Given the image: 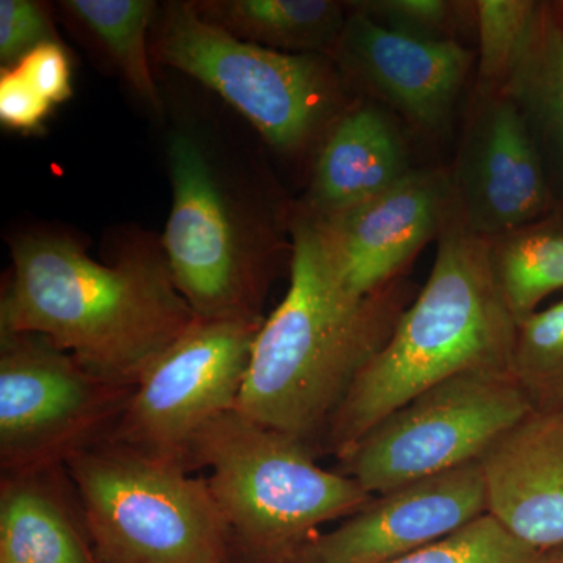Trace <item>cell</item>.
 <instances>
[{"instance_id": "cell-1", "label": "cell", "mask_w": 563, "mask_h": 563, "mask_svg": "<svg viewBox=\"0 0 563 563\" xmlns=\"http://www.w3.org/2000/svg\"><path fill=\"white\" fill-rule=\"evenodd\" d=\"M291 235L290 287L262 322L235 409L309 444L415 296L402 277L372 295L351 291L303 209L292 217Z\"/></svg>"}, {"instance_id": "cell-2", "label": "cell", "mask_w": 563, "mask_h": 563, "mask_svg": "<svg viewBox=\"0 0 563 563\" xmlns=\"http://www.w3.org/2000/svg\"><path fill=\"white\" fill-rule=\"evenodd\" d=\"M13 272L0 333H35L92 373L135 385L198 320L174 284L163 247L141 244L102 265L52 233L11 243Z\"/></svg>"}, {"instance_id": "cell-3", "label": "cell", "mask_w": 563, "mask_h": 563, "mask_svg": "<svg viewBox=\"0 0 563 563\" xmlns=\"http://www.w3.org/2000/svg\"><path fill=\"white\" fill-rule=\"evenodd\" d=\"M517 325L493 279L487 240L444 222L424 287L355 377L325 429L343 461L388 415L465 373L510 374Z\"/></svg>"}, {"instance_id": "cell-4", "label": "cell", "mask_w": 563, "mask_h": 563, "mask_svg": "<svg viewBox=\"0 0 563 563\" xmlns=\"http://www.w3.org/2000/svg\"><path fill=\"white\" fill-rule=\"evenodd\" d=\"M209 468L211 495L232 543L257 563H291L318 528L346 520L373 496L314 462L310 444L233 409L192 444L190 470Z\"/></svg>"}, {"instance_id": "cell-5", "label": "cell", "mask_w": 563, "mask_h": 563, "mask_svg": "<svg viewBox=\"0 0 563 563\" xmlns=\"http://www.w3.org/2000/svg\"><path fill=\"white\" fill-rule=\"evenodd\" d=\"M101 563H229L207 479L107 437L63 463Z\"/></svg>"}, {"instance_id": "cell-6", "label": "cell", "mask_w": 563, "mask_h": 563, "mask_svg": "<svg viewBox=\"0 0 563 563\" xmlns=\"http://www.w3.org/2000/svg\"><path fill=\"white\" fill-rule=\"evenodd\" d=\"M172 213L162 247L177 290L201 321H263L272 244L233 202L206 147L179 132L168 144Z\"/></svg>"}, {"instance_id": "cell-7", "label": "cell", "mask_w": 563, "mask_h": 563, "mask_svg": "<svg viewBox=\"0 0 563 563\" xmlns=\"http://www.w3.org/2000/svg\"><path fill=\"white\" fill-rule=\"evenodd\" d=\"M158 60L217 91L277 151H298L329 120L339 85L321 55L285 54L231 35L192 3L166 9Z\"/></svg>"}, {"instance_id": "cell-8", "label": "cell", "mask_w": 563, "mask_h": 563, "mask_svg": "<svg viewBox=\"0 0 563 563\" xmlns=\"http://www.w3.org/2000/svg\"><path fill=\"white\" fill-rule=\"evenodd\" d=\"M532 412L510 374H461L388 415L340 461L342 473L383 495L481 461Z\"/></svg>"}, {"instance_id": "cell-9", "label": "cell", "mask_w": 563, "mask_h": 563, "mask_svg": "<svg viewBox=\"0 0 563 563\" xmlns=\"http://www.w3.org/2000/svg\"><path fill=\"white\" fill-rule=\"evenodd\" d=\"M135 385L106 379L35 333H0V468H60L117 429Z\"/></svg>"}, {"instance_id": "cell-10", "label": "cell", "mask_w": 563, "mask_h": 563, "mask_svg": "<svg viewBox=\"0 0 563 563\" xmlns=\"http://www.w3.org/2000/svg\"><path fill=\"white\" fill-rule=\"evenodd\" d=\"M262 322L196 321L140 377L111 439L190 470L203 429L236 407Z\"/></svg>"}, {"instance_id": "cell-11", "label": "cell", "mask_w": 563, "mask_h": 563, "mask_svg": "<svg viewBox=\"0 0 563 563\" xmlns=\"http://www.w3.org/2000/svg\"><path fill=\"white\" fill-rule=\"evenodd\" d=\"M448 179V220L484 240L542 220L553 203L531 132L504 92H477Z\"/></svg>"}, {"instance_id": "cell-12", "label": "cell", "mask_w": 563, "mask_h": 563, "mask_svg": "<svg viewBox=\"0 0 563 563\" xmlns=\"http://www.w3.org/2000/svg\"><path fill=\"white\" fill-rule=\"evenodd\" d=\"M448 210V172L413 169L388 190L350 209L328 217L306 211L344 285L365 296L401 279L418 252L439 239Z\"/></svg>"}, {"instance_id": "cell-13", "label": "cell", "mask_w": 563, "mask_h": 563, "mask_svg": "<svg viewBox=\"0 0 563 563\" xmlns=\"http://www.w3.org/2000/svg\"><path fill=\"white\" fill-rule=\"evenodd\" d=\"M488 514L481 462L402 485L318 533L299 558L317 563H390L446 539Z\"/></svg>"}, {"instance_id": "cell-14", "label": "cell", "mask_w": 563, "mask_h": 563, "mask_svg": "<svg viewBox=\"0 0 563 563\" xmlns=\"http://www.w3.org/2000/svg\"><path fill=\"white\" fill-rule=\"evenodd\" d=\"M347 5V3H346ZM332 60L344 76L395 110L418 132L450 125L474 54L459 41L412 38L350 9Z\"/></svg>"}, {"instance_id": "cell-15", "label": "cell", "mask_w": 563, "mask_h": 563, "mask_svg": "<svg viewBox=\"0 0 563 563\" xmlns=\"http://www.w3.org/2000/svg\"><path fill=\"white\" fill-rule=\"evenodd\" d=\"M479 462L488 514L529 547L563 548V412H532Z\"/></svg>"}, {"instance_id": "cell-16", "label": "cell", "mask_w": 563, "mask_h": 563, "mask_svg": "<svg viewBox=\"0 0 563 563\" xmlns=\"http://www.w3.org/2000/svg\"><path fill=\"white\" fill-rule=\"evenodd\" d=\"M412 172L387 113L372 103L351 107L325 133L302 209L328 217L380 195Z\"/></svg>"}, {"instance_id": "cell-17", "label": "cell", "mask_w": 563, "mask_h": 563, "mask_svg": "<svg viewBox=\"0 0 563 563\" xmlns=\"http://www.w3.org/2000/svg\"><path fill=\"white\" fill-rule=\"evenodd\" d=\"M0 563H101L63 466L2 474Z\"/></svg>"}, {"instance_id": "cell-18", "label": "cell", "mask_w": 563, "mask_h": 563, "mask_svg": "<svg viewBox=\"0 0 563 563\" xmlns=\"http://www.w3.org/2000/svg\"><path fill=\"white\" fill-rule=\"evenodd\" d=\"M236 38L285 54L332 57L347 21L333 0H209L192 3Z\"/></svg>"}, {"instance_id": "cell-19", "label": "cell", "mask_w": 563, "mask_h": 563, "mask_svg": "<svg viewBox=\"0 0 563 563\" xmlns=\"http://www.w3.org/2000/svg\"><path fill=\"white\" fill-rule=\"evenodd\" d=\"M520 111L537 150L563 180V14L540 3L528 46L501 91Z\"/></svg>"}, {"instance_id": "cell-20", "label": "cell", "mask_w": 563, "mask_h": 563, "mask_svg": "<svg viewBox=\"0 0 563 563\" xmlns=\"http://www.w3.org/2000/svg\"><path fill=\"white\" fill-rule=\"evenodd\" d=\"M487 242L493 279L517 322L563 290V228L537 221Z\"/></svg>"}, {"instance_id": "cell-21", "label": "cell", "mask_w": 563, "mask_h": 563, "mask_svg": "<svg viewBox=\"0 0 563 563\" xmlns=\"http://www.w3.org/2000/svg\"><path fill=\"white\" fill-rule=\"evenodd\" d=\"M62 5L101 41L133 90L161 113V95L152 77L146 41L155 3L150 0H66Z\"/></svg>"}, {"instance_id": "cell-22", "label": "cell", "mask_w": 563, "mask_h": 563, "mask_svg": "<svg viewBox=\"0 0 563 563\" xmlns=\"http://www.w3.org/2000/svg\"><path fill=\"white\" fill-rule=\"evenodd\" d=\"M510 376L533 412H563V299L518 322Z\"/></svg>"}, {"instance_id": "cell-23", "label": "cell", "mask_w": 563, "mask_h": 563, "mask_svg": "<svg viewBox=\"0 0 563 563\" xmlns=\"http://www.w3.org/2000/svg\"><path fill=\"white\" fill-rule=\"evenodd\" d=\"M539 7L532 0L474 2L479 38L477 92H499L506 87L528 46Z\"/></svg>"}, {"instance_id": "cell-24", "label": "cell", "mask_w": 563, "mask_h": 563, "mask_svg": "<svg viewBox=\"0 0 563 563\" xmlns=\"http://www.w3.org/2000/svg\"><path fill=\"white\" fill-rule=\"evenodd\" d=\"M390 563H553L551 551L529 547L507 531L490 514L451 533L446 539Z\"/></svg>"}, {"instance_id": "cell-25", "label": "cell", "mask_w": 563, "mask_h": 563, "mask_svg": "<svg viewBox=\"0 0 563 563\" xmlns=\"http://www.w3.org/2000/svg\"><path fill=\"white\" fill-rule=\"evenodd\" d=\"M347 7L387 31L426 41H457L455 32L473 11V2L451 0H362Z\"/></svg>"}, {"instance_id": "cell-26", "label": "cell", "mask_w": 563, "mask_h": 563, "mask_svg": "<svg viewBox=\"0 0 563 563\" xmlns=\"http://www.w3.org/2000/svg\"><path fill=\"white\" fill-rule=\"evenodd\" d=\"M54 43L46 11L32 0L0 2V62L16 66L36 47Z\"/></svg>"}, {"instance_id": "cell-27", "label": "cell", "mask_w": 563, "mask_h": 563, "mask_svg": "<svg viewBox=\"0 0 563 563\" xmlns=\"http://www.w3.org/2000/svg\"><path fill=\"white\" fill-rule=\"evenodd\" d=\"M52 106L16 68L0 76V121L18 132H36L49 117Z\"/></svg>"}, {"instance_id": "cell-28", "label": "cell", "mask_w": 563, "mask_h": 563, "mask_svg": "<svg viewBox=\"0 0 563 563\" xmlns=\"http://www.w3.org/2000/svg\"><path fill=\"white\" fill-rule=\"evenodd\" d=\"M24 79L51 103L68 101L73 95L68 55L60 44L46 43L36 47L14 66Z\"/></svg>"}, {"instance_id": "cell-29", "label": "cell", "mask_w": 563, "mask_h": 563, "mask_svg": "<svg viewBox=\"0 0 563 563\" xmlns=\"http://www.w3.org/2000/svg\"><path fill=\"white\" fill-rule=\"evenodd\" d=\"M551 561H553V563H563V548L551 551Z\"/></svg>"}, {"instance_id": "cell-30", "label": "cell", "mask_w": 563, "mask_h": 563, "mask_svg": "<svg viewBox=\"0 0 563 563\" xmlns=\"http://www.w3.org/2000/svg\"><path fill=\"white\" fill-rule=\"evenodd\" d=\"M291 563H317V562L309 561V559L298 558V559H296L295 562H291Z\"/></svg>"}]
</instances>
